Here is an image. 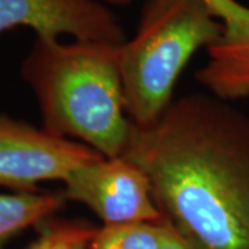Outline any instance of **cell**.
<instances>
[{
  "instance_id": "6da1fadb",
  "label": "cell",
  "mask_w": 249,
  "mask_h": 249,
  "mask_svg": "<svg viewBox=\"0 0 249 249\" xmlns=\"http://www.w3.org/2000/svg\"><path fill=\"white\" fill-rule=\"evenodd\" d=\"M124 158L148 176L163 217L205 249H249V116L193 93L136 127Z\"/></svg>"
},
{
  "instance_id": "277c9868",
  "label": "cell",
  "mask_w": 249,
  "mask_h": 249,
  "mask_svg": "<svg viewBox=\"0 0 249 249\" xmlns=\"http://www.w3.org/2000/svg\"><path fill=\"white\" fill-rule=\"evenodd\" d=\"M65 201L85 205L103 226L160 222L148 176L124 157H97L78 166L62 183Z\"/></svg>"
},
{
  "instance_id": "ba28073f",
  "label": "cell",
  "mask_w": 249,
  "mask_h": 249,
  "mask_svg": "<svg viewBox=\"0 0 249 249\" xmlns=\"http://www.w3.org/2000/svg\"><path fill=\"white\" fill-rule=\"evenodd\" d=\"M65 204L60 193L22 191L0 194V247L29 227L54 217Z\"/></svg>"
},
{
  "instance_id": "30bf717a",
  "label": "cell",
  "mask_w": 249,
  "mask_h": 249,
  "mask_svg": "<svg viewBox=\"0 0 249 249\" xmlns=\"http://www.w3.org/2000/svg\"><path fill=\"white\" fill-rule=\"evenodd\" d=\"M39 227V234L25 249H90L98 227L83 220L52 217Z\"/></svg>"
},
{
  "instance_id": "3957f363",
  "label": "cell",
  "mask_w": 249,
  "mask_h": 249,
  "mask_svg": "<svg viewBox=\"0 0 249 249\" xmlns=\"http://www.w3.org/2000/svg\"><path fill=\"white\" fill-rule=\"evenodd\" d=\"M222 31L201 0L144 1L136 34L119 46L124 109L136 127H147L163 114L188 61L214 45Z\"/></svg>"
},
{
  "instance_id": "8992f818",
  "label": "cell",
  "mask_w": 249,
  "mask_h": 249,
  "mask_svg": "<svg viewBox=\"0 0 249 249\" xmlns=\"http://www.w3.org/2000/svg\"><path fill=\"white\" fill-rule=\"evenodd\" d=\"M17 27L31 28L36 36L71 35L115 46L126 42L119 19L100 0H0V34Z\"/></svg>"
},
{
  "instance_id": "5b68a950",
  "label": "cell",
  "mask_w": 249,
  "mask_h": 249,
  "mask_svg": "<svg viewBox=\"0 0 249 249\" xmlns=\"http://www.w3.org/2000/svg\"><path fill=\"white\" fill-rule=\"evenodd\" d=\"M97 157L82 142L0 114V187L14 193L40 191L42 183H64L78 166Z\"/></svg>"
},
{
  "instance_id": "7a4b0ae2",
  "label": "cell",
  "mask_w": 249,
  "mask_h": 249,
  "mask_svg": "<svg viewBox=\"0 0 249 249\" xmlns=\"http://www.w3.org/2000/svg\"><path fill=\"white\" fill-rule=\"evenodd\" d=\"M21 78L37 100L45 130L106 158L124 157L134 124L124 109L119 46L36 36Z\"/></svg>"
},
{
  "instance_id": "8fae6325",
  "label": "cell",
  "mask_w": 249,
  "mask_h": 249,
  "mask_svg": "<svg viewBox=\"0 0 249 249\" xmlns=\"http://www.w3.org/2000/svg\"><path fill=\"white\" fill-rule=\"evenodd\" d=\"M162 249H205L199 244H196V241L191 240L190 237L184 235L183 232H180L172 224L168 222V235L163 244Z\"/></svg>"
},
{
  "instance_id": "9c48e42d",
  "label": "cell",
  "mask_w": 249,
  "mask_h": 249,
  "mask_svg": "<svg viewBox=\"0 0 249 249\" xmlns=\"http://www.w3.org/2000/svg\"><path fill=\"white\" fill-rule=\"evenodd\" d=\"M168 235V220L101 226L90 249H162Z\"/></svg>"
},
{
  "instance_id": "52a82bcc",
  "label": "cell",
  "mask_w": 249,
  "mask_h": 249,
  "mask_svg": "<svg viewBox=\"0 0 249 249\" xmlns=\"http://www.w3.org/2000/svg\"><path fill=\"white\" fill-rule=\"evenodd\" d=\"M126 6L132 0H100ZM222 24V35L208 52L196 80L226 101L249 97V7L237 0H201Z\"/></svg>"
}]
</instances>
